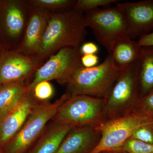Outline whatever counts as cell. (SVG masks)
Instances as JSON below:
<instances>
[{"label": "cell", "instance_id": "6da1fadb", "mask_svg": "<svg viewBox=\"0 0 153 153\" xmlns=\"http://www.w3.org/2000/svg\"><path fill=\"white\" fill-rule=\"evenodd\" d=\"M85 13L74 9L49 13L48 22L35 58L43 62L65 47L79 48L87 34Z\"/></svg>", "mask_w": 153, "mask_h": 153}, {"label": "cell", "instance_id": "7a4b0ae2", "mask_svg": "<svg viewBox=\"0 0 153 153\" xmlns=\"http://www.w3.org/2000/svg\"><path fill=\"white\" fill-rule=\"evenodd\" d=\"M122 71L115 65L110 54L94 67L87 68L80 65L64 84L66 94L70 97L85 95L103 98Z\"/></svg>", "mask_w": 153, "mask_h": 153}, {"label": "cell", "instance_id": "3957f363", "mask_svg": "<svg viewBox=\"0 0 153 153\" xmlns=\"http://www.w3.org/2000/svg\"><path fill=\"white\" fill-rule=\"evenodd\" d=\"M140 60L123 70L103 98L104 123L134 112L136 109L140 99Z\"/></svg>", "mask_w": 153, "mask_h": 153}, {"label": "cell", "instance_id": "277c9868", "mask_svg": "<svg viewBox=\"0 0 153 153\" xmlns=\"http://www.w3.org/2000/svg\"><path fill=\"white\" fill-rule=\"evenodd\" d=\"M70 96L64 94L53 102H40L12 140L2 149L3 153H24L32 146Z\"/></svg>", "mask_w": 153, "mask_h": 153}, {"label": "cell", "instance_id": "5b68a950", "mask_svg": "<svg viewBox=\"0 0 153 153\" xmlns=\"http://www.w3.org/2000/svg\"><path fill=\"white\" fill-rule=\"evenodd\" d=\"M103 98L85 95L70 97L51 121L73 127L97 126L104 122Z\"/></svg>", "mask_w": 153, "mask_h": 153}, {"label": "cell", "instance_id": "8992f818", "mask_svg": "<svg viewBox=\"0 0 153 153\" xmlns=\"http://www.w3.org/2000/svg\"><path fill=\"white\" fill-rule=\"evenodd\" d=\"M33 7L30 0H3L0 6V49L16 50Z\"/></svg>", "mask_w": 153, "mask_h": 153}, {"label": "cell", "instance_id": "52a82bcc", "mask_svg": "<svg viewBox=\"0 0 153 153\" xmlns=\"http://www.w3.org/2000/svg\"><path fill=\"white\" fill-rule=\"evenodd\" d=\"M152 121L153 119L134 111L101 124L97 126L100 134V139L90 153L120 150L138 128Z\"/></svg>", "mask_w": 153, "mask_h": 153}, {"label": "cell", "instance_id": "ba28073f", "mask_svg": "<svg viewBox=\"0 0 153 153\" xmlns=\"http://www.w3.org/2000/svg\"><path fill=\"white\" fill-rule=\"evenodd\" d=\"M84 13L86 26L91 29L97 41L108 53L115 42L128 36L126 21L116 5L100 8Z\"/></svg>", "mask_w": 153, "mask_h": 153}, {"label": "cell", "instance_id": "9c48e42d", "mask_svg": "<svg viewBox=\"0 0 153 153\" xmlns=\"http://www.w3.org/2000/svg\"><path fill=\"white\" fill-rule=\"evenodd\" d=\"M79 48L65 47L51 55L44 65L35 72L28 84L27 90L32 91L35 86L43 81L57 80L64 85L76 68L81 65Z\"/></svg>", "mask_w": 153, "mask_h": 153}, {"label": "cell", "instance_id": "30bf717a", "mask_svg": "<svg viewBox=\"0 0 153 153\" xmlns=\"http://www.w3.org/2000/svg\"><path fill=\"white\" fill-rule=\"evenodd\" d=\"M42 62L16 50L0 49V85L11 82H30Z\"/></svg>", "mask_w": 153, "mask_h": 153}, {"label": "cell", "instance_id": "8fae6325", "mask_svg": "<svg viewBox=\"0 0 153 153\" xmlns=\"http://www.w3.org/2000/svg\"><path fill=\"white\" fill-rule=\"evenodd\" d=\"M128 29V36L134 40L153 32V0L117 3Z\"/></svg>", "mask_w": 153, "mask_h": 153}, {"label": "cell", "instance_id": "7c38bea8", "mask_svg": "<svg viewBox=\"0 0 153 153\" xmlns=\"http://www.w3.org/2000/svg\"><path fill=\"white\" fill-rule=\"evenodd\" d=\"M40 101L27 91L16 106L0 122V148L3 149L16 135Z\"/></svg>", "mask_w": 153, "mask_h": 153}, {"label": "cell", "instance_id": "4fadbf2b", "mask_svg": "<svg viewBox=\"0 0 153 153\" xmlns=\"http://www.w3.org/2000/svg\"><path fill=\"white\" fill-rule=\"evenodd\" d=\"M49 13L46 10L33 7L23 40L16 50L17 52L30 57H36L47 27Z\"/></svg>", "mask_w": 153, "mask_h": 153}, {"label": "cell", "instance_id": "5bb4252c", "mask_svg": "<svg viewBox=\"0 0 153 153\" xmlns=\"http://www.w3.org/2000/svg\"><path fill=\"white\" fill-rule=\"evenodd\" d=\"M100 138L97 126L74 127L68 131L55 153H90Z\"/></svg>", "mask_w": 153, "mask_h": 153}, {"label": "cell", "instance_id": "9a60e30c", "mask_svg": "<svg viewBox=\"0 0 153 153\" xmlns=\"http://www.w3.org/2000/svg\"><path fill=\"white\" fill-rule=\"evenodd\" d=\"M73 127L51 121L33 144L29 153H56L66 134Z\"/></svg>", "mask_w": 153, "mask_h": 153}, {"label": "cell", "instance_id": "2e32d148", "mask_svg": "<svg viewBox=\"0 0 153 153\" xmlns=\"http://www.w3.org/2000/svg\"><path fill=\"white\" fill-rule=\"evenodd\" d=\"M141 48L137 41L126 36L115 42L108 54L115 65L123 70L140 60Z\"/></svg>", "mask_w": 153, "mask_h": 153}, {"label": "cell", "instance_id": "e0dca14e", "mask_svg": "<svg viewBox=\"0 0 153 153\" xmlns=\"http://www.w3.org/2000/svg\"><path fill=\"white\" fill-rule=\"evenodd\" d=\"M27 81L0 85V122L16 106L28 91Z\"/></svg>", "mask_w": 153, "mask_h": 153}, {"label": "cell", "instance_id": "ac0fdd59", "mask_svg": "<svg viewBox=\"0 0 153 153\" xmlns=\"http://www.w3.org/2000/svg\"><path fill=\"white\" fill-rule=\"evenodd\" d=\"M139 85L140 98L153 91V46L141 48Z\"/></svg>", "mask_w": 153, "mask_h": 153}, {"label": "cell", "instance_id": "d6986e66", "mask_svg": "<svg viewBox=\"0 0 153 153\" xmlns=\"http://www.w3.org/2000/svg\"><path fill=\"white\" fill-rule=\"evenodd\" d=\"M33 8H39L49 13H57L73 9L75 0H30Z\"/></svg>", "mask_w": 153, "mask_h": 153}, {"label": "cell", "instance_id": "ffe728a7", "mask_svg": "<svg viewBox=\"0 0 153 153\" xmlns=\"http://www.w3.org/2000/svg\"><path fill=\"white\" fill-rule=\"evenodd\" d=\"M119 1L117 0H78L73 9L85 13L100 8L105 7Z\"/></svg>", "mask_w": 153, "mask_h": 153}, {"label": "cell", "instance_id": "44dd1931", "mask_svg": "<svg viewBox=\"0 0 153 153\" xmlns=\"http://www.w3.org/2000/svg\"><path fill=\"white\" fill-rule=\"evenodd\" d=\"M120 150L127 153H153V144L130 138L124 144Z\"/></svg>", "mask_w": 153, "mask_h": 153}, {"label": "cell", "instance_id": "7402d4cb", "mask_svg": "<svg viewBox=\"0 0 153 153\" xmlns=\"http://www.w3.org/2000/svg\"><path fill=\"white\" fill-rule=\"evenodd\" d=\"M33 92L34 97L40 102L48 101L53 96L54 88L48 81H43L39 82L34 88Z\"/></svg>", "mask_w": 153, "mask_h": 153}, {"label": "cell", "instance_id": "603a6c76", "mask_svg": "<svg viewBox=\"0 0 153 153\" xmlns=\"http://www.w3.org/2000/svg\"><path fill=\"white\" fill-rule=\"evenodd\" d=\"M135 111L153 119V91L140 98Z\"/></svg>", "mask_w": 153, "mask_h": 153}, {"label": "cell", "instance_id": "cb8c5ba5", "mask_svg": "<svg viewBox=\"0 0 153 153\" xmlns=\"http://www.w3.org/2000/svg\"><path fill=\"white\" fill-rule=\"evenodd\" d=\"M99 60L96 54L82 55L80 58L81 65L85 68H92L97 66Z\"/></svg>", "mask_w": 153, "mask_h": 153}, {"label": "cell", "instance_id": "d4e9b609", "mask_svg": "<svg viewBox=\"0 0 153 153\" xmlns=\"http://www.w3.org/2000/svg\"><path fill=\"white\" fill-rule=\"evenodd\" d=\"M81 55L96 54L98 52L97 45L92 42H84L79 48Z\"/></svg>", "mask_w": 153, "mask_h": 153}, {"label": "cell", "instance_id": "484cf974", "mask_svg": "<svg viewBox=\"0 0 153 153\" xmlns=\"http://www.w3.org/2000/svg\"><path fill=\"white\" fill-rule=\"evenodd\" d=\"M137 42L141 47L153 46V32L140 38Z\"/></svg>", "mask_w": 153, "mask_h": 153}, {"label": "cell", "instance_id": "4316f807", "mask_svg": "<svg viewBox=\"0 0 153 153\" xmlns=\"http://www.w3.org/2000/svg\"><path fill=\"white\" fill-rule=\"evenodd\" d=\"M116 152H105L103 153H116Z\"/></svg>", "mask_w": 153, "mask_h": 153}, {"label": "cell", "instance_id": "83f0119b", "mask_svg": "<svg viewBox=\"0 0 153 153\" xmlns=\"http://www.w3.org/2000/svg\"><path fill=\"white\" fill-rule=\"evenodd\" d=\"M0 153H3L2 151V150L1 149V148H0Z\"/></svg>", "mask_w": 153, "mask_h": 153}, {"label": "cell", "instance_id": "f1b7e54d", "mask_svg": "<svg viewBox=\"0 0 153 153\" xmlns=\"http://www.w3.org/2000/svg\"><path fill=\"white\" fill-rule=\"evenodd\" d=\"M1 0H0V6H1Z\"/></svg>", "mask_w": 153, "mask_h": 153}]
</instances>
